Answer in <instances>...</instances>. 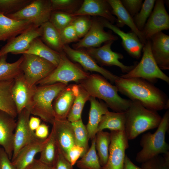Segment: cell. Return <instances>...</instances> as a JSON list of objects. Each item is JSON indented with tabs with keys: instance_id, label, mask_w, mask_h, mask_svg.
I'll return each instance as SVG.
<instances>
[{
	"instance_id": "cell-12",
	"label": "cell",
	"mask_w": 169,
	"mask_h": 169,
	"mask_svg": "<svg viewBox=\"0 0 169 169\" xmlns=\"http://www.w3.org/2000/svg\"><path fill=\"white\" fill-rule=\"evenodd\" d=\"M31 114L25 108L18 115V120L14 133L13 152L11 161L16 157L20 150L27 145L39 139L30 128L29 121Z\"/></svg>"
},
{
	"instance_id": "cell-51",
	"label": "cell",
	"mask_w": 169,
	"mask_h": 169,
	"mask_svg": "<svg viewBox=\"0 0 169 169\" xmlns=\"http://www.w3.org/2000/svg\"><path fill=\"white\" fill-rule=\"evenodd\" d=\"M123 169H144L142 167H140L135 164L131 161L128 156L125 155Z\"/></svg>"
},
{
	"instance_id": "cell-7",
	"label": "cell",
	"mask_w": 169,
	"mask_h": 169,
	"mask_svg": "<svg viewBox=\"0 0 169 169\" xmlns=\"http://www.w3.org/2000/svg\"><path fill=\"white\" fill-rule=\"evenodd\" d=\"M60 62L54 70L48 76L38 82L36 85H44L61 83L68 84L74 81L77 84L90 74L72 62L64 52L60 53Z\"/></svg>"
},
{
	"instance_id": "cell-41",
	"label": "cell",
	"mask_w": 169,
	"mask_h": 169,
	"mask_svg": "<svg viewBox=\"0 0 169 169\" xmlns=\"http://www.w3.org/2000/svg\"><path fill=\"white\" fill-rule=\"evenodd\" d=\"M32 0H0V13L5 15L15 13Z\"/></svg>"
},
{
	"instance_id": "cell-19",
	"label": "cell",
	"mask_w": 169,
	"mask_h": 169,
	"mask_svg": "<svg viewBox=\"0 0 169 169\" xmlns=\"http://www.w3.org/2000/svg\"><path fill=\"white\" fill-rule=\"evenodd\" d=\"M79 89L78 84L68 85L56 97L53 103L55 119H67Z\"/></svg>"
},
{
	"instance_id": "cell-36",
	"label": "cell",
	"mask_w": 169,
	"mask_h": 169,
	"mask_svg": "<svg viewBox=\"0 0 169 169\" xmlns=\"http://www.w3.org/2000/svg\"><path fill=\"white\" fill-rule=\"evenodd\" d=\"M91 140L90 148L76 162V166L79 169H101L95 148L96 136Z\"/></svg>"
},
{
	"instance_id": "cell-10",
	"label": "cell",
	"mask_w": 169,
	"mask_h": 169,
	"mask_svg": "<svg viewBox=\"0 0 169 169\" xmlns=\"http://www.w3.org/2000/svg\"><path fill=\"white\" fill-rule=\"evenodd\" d=\"M111 142L106 164L101 169H123L125 151L129 146L125 131H110Z\"/></svg>"
},
{
	"instance_id": "cell-38",
	"label": "cell",
	"mask_w": 169,
	"mask_h": 169,
	"mask_svg": "<svg viewBox=\"0 0 169 169\" xmlns=\"http://www.w3.org/2000/svg\"><path fill=\"white\" fill-rule=\"evenodd\" d=\"M74 131L75 145L83 147L85 153L89 149L88 141L90 139L86 126L82 119L71 122Z\"/></svg>"
},
{
	"instance_id": "cell-31",
	"label": "cell",
	"mask_w": 169,
	"mask_h": 169,
	"mask_svg": "<svg viewBox=\"0 0 169 169\" xmlns=\"http://www.w3.org/2000/svg\"><path fill=\"white\" fill-rule=\"evenodd\" d=\"M41 26L42 33L39 38L42 41L53 50L60 53L63 52L59 31L49 21Z\"/></svg>"
},
{
	"instance_id": "cell-17",
	"label": "cell",
	"mask_w": 169,
	"mask_h": 169,
	"mask_svg": "<svg viewBox=\"0 0 169 169\" xmlns=\"http://www.w3.org/2000/svg\"><path fill=\"white\" fill-rule=\"evenodd\" d=\"M99 18L104 27L110 29L120 38L122 47L130 56L137 59L140 58L144 44L135 33L131 30L125 33L105 19Z\"/></svg>"
},
{
	"instance_id": "cell-13",
	"label": "cell",
	"mask_w": 169,
	"mask_h": 169,
	"mask_svg": "<svg viewBox=\"0 0 169 169\" xmlns=\"http://www.w3.org/2000/svg\"><path fill=\"white\" fill-rule=\"evenodd\" d=\"M104 27L99 17L93 18L90 29L82 39L73 45V49L98 48L103 43L110 41H114L118 39L117 36L113 34L111 31H105Z\"/></svg>"
},
{
	"instance_id": "cell-33",
	"label": "cell",
	"mask_w": 169,
	"mask_h": 169,
	"mask_svg": "<svg viewBox=\"0 0 169 169\" xmlns=\"http://www.w3.org/2000/svg\"><path fill=\"white\" fill-rule=\"evenodd\" d=\"M58 148L52 129L46 139V142L40 152L39 160L44 163L53 167L56 161Z\"/></svg>"
},
{
	"instance_id": "cell-18",
	"label": "cell",
	"mask_w": 169,
	"mask_h": 169,
	"mask_svg": "<svg viewBox=\"0 0 169 169\" xmlns=\"http://www.w3.org/2000/svg\"><path fill=\"white\" fill-rule=\"evenodd\" d=\"M52 125L58 148L66 159L69 149L75 145L72 123L67 119H55Z\"/></svg>"
},
{
	"instance_id": "cell-8",
	"label": "cell",
	"mask_w": 169,
	"mask_h": 169,
	"mask_svg": "<svg viewBox=\"0 0 169 169\" xmlns=\"http://www.w3.org/2000/svg\"><path fill=\"white\" fill-rule=\"evenodd\" d=\"M21 69L31 87L50 74L56 66L49 61L33 55L23 54Z\"/></svg>"
},
{
	"instance_id": "cell-42",
	"label": "cell",
	"mask_w": 169,
	"mask_h": 169,
	"mask_svg": "<svg viewBox=\"0 0 169 169\" xmlns=\"http://www.w3.org/2000/svg\"><path fill=\"white\" fill-rule=\"evenodd\" d=\"M92 22L90 16H77L72 24L79 38L83 37L88 32L91 27Z\"/></svg>"
},
{
	"instance_id": "cell-15",
	"label": "cell",
	"mask_w": 169,
	"mask_h": 169,
	"mask_svg": "<svg viewBox=\"0 0 169 169\" xmlns=\"http://www.w3.org/2000/svg\"><path fill=\"white\" fill-rule=\"evenodd\" d=\"M162 0H156L152 12L141 32L146 41L155 34L169 29V15Z\"/></svg>"
},
{
	"instance_id": "cell-11",
	"label": "cell",
	"mask_w": 169,
	"mask_h": 169,
	"mask_svg": "<svg viewBox=\"0 0 169 169\" xmlns=\"http://www.w3.org/2000/svg\"><path fill=\"white\" fill-rule=\"evenodd\" d=\"M114 42L108 41L104 43L102 46L86 49L85 50L101 67L117 66L120 68L123 73H127L135 67L136 63L133 65L127 66L121 62L119 60L123 58V54L114 52L111 49V46Z\"/></svg>"
},
{
	"instance_id": "cell-9",
	"label": "cell",
	"mask_w": 169,
	"mask_h": 169,
	"mask_svg": "<svg viewBox=\"0 0 169 169\" xmlns=\"http://www.w3.org/2000/svg\"><path fill=\"white\" fill-rule=\"evenodd\" d=\"M52 12L50 0H32L18 12L6 16L16 20L27 21L40 27L49 21Z\"/></svg>"
},
{
	"instance_id": "cell-27",
	"label": "cell",
	"mask_w": 169,
	"mask_h": 169,
	"mask_svg": "<svg viewBox=\"0 0 169 169\" xmlns=\"http://www.w3.org/2000/svg\"><path fill=\"white\" fill-rule=\"evenodd\" d=\"M89 100L90 106L88 121L86 127L89 138L92 140L96 136L98 126L102 116L109 110L105 102L99 101L95 98L90 96Z\"/></svg>"
},
{
	"instance_id": "cell-52",
	"label": "cell",
	"mask_w": 169,
	"mask_h": 169,
	"mask_svg": "<svg viewBox=\"0 0 169 169\" xmlns=\"http://www.w3.org/2000/svg\"><path fill=\"white\" fill-rule=\"evenodd\" d=\"M40 120L38 118L32 117L29 118V125L31 129L34 131L40 124Z\"/></svg>"
},
{
	"instance_id": "cell-1",
	"label": "cell",
	"mask_w": 169,
	"mask_h": 169,
	"mask_svg": "<svg viewBox=\"0 0 169 169\" xmlns=\"http://www.w3.org/2000/svg\"><path fill=\"white\" fill-rule=\"evenodd\" d=\"M114 83L121 94L148 109L156 111L169 109V99L166 94L144 79L118 76Z\"/></svg>"
},
{
	"instance_id": "cell-44",
	"label": "cell",
	"mask_w": 169,
	"mask_h": 169,
	"mask_svg": "<svg viewBox=\"0 0 169 169\" xmlns=\"http://www.w3.org/2000/svg\"><path fill=\"white\" fill-rule=\"evenodd\" d=\"M141 167L144 169H169V162L158 155L142 163Z\"/></svg>"
},
{
	"instance_id": "cell-46",
	"label": "cell",
	"mask_w": 169,
	"mask_h": 169,
	"mask_svg": "<svg viewBox=\"0 0 169 169\" xmlns=\"http://www.w3.org/2000/svg\"><path fill=\"white\" fill-rule=\"evenodd\" d=\"M121 3L133 18L140 11L142 0H121Z\"/></svg>"
},
{
	"instance_id": "cell-25",
	"label": "cell",
	"mask_w": 169,
	"mask_h": 169,
	"mask_svg": "<svg viewBox=\"0 0 169 169\" xmlns=\"http://www.w3.org/2000/svg\"><path fill=\"white\" fill-rule=\"evenodd\" d=\"M46 139H39L22 148L14 159L11 161L16 169H25L35 159L36 154L41 151L46 142Z\"/></svg>"
},
{
	"instance_id": "cell-20",
	"label": "cell",
	"mask_w": 169,
	"mask_h": 169,
	"mask_svg": "<svg viewBox=\"0 0 169 169\" xmlns=\"http://www.w3.org/2000/svg\"><path fill=\"white\" fill-rule=\"evenodd\" d=\"M73 15L99 16L111 23L115 22L116 18L113 14L111 8L107 0H84L79 8Z\"/></svg>"
},
{
	"instance_id": "cell-50",
	"label": "cell",
	"mask_w": 169,
	"mask_h": 169,
	"mask_svg": "<svg viewBox=\"0 0 169 169\" xmlns=\"http://www.w3.org/2000/svg\"><path fill=\"white\" fill-rule=\"evenodd\" d=\"M25 169H54L52 166L42 162L39 159H34Z\"/></svg>"
},
{
	"instance_id": "cell-23",
	"label": "cell",
	"mask_w": 169,
	"mask_h": 169,
	"mask_svg": "<svg viewBox=\"0 0 169 169\" xmlns=\"http://www.w3.org/2000/svg\"><path fill=\"white\" fill-rule=\"evenodd\" d=\"M16 126L15 118L0 110V146L11 160L13 152L14 133Z\"/></svg>"
},
{
	"instance_id": "cell-48",
	"label": "cell",
	"mask_w": 169,
	"mask_h": 169,
	"mask_svg": "<svg viewBox=\"0 0 169 169\" xmlns=\"http://www.w3.org/2000/svg\"><path fill=\"white\" fill-rule=\"evenodd\" d=\"M0 169H16L4 149L0 147Z\"/></svg>"
},
{
	"instance_id": "cell-3",
	"label": "cell",
	"mask_w": 169,
	"mask_h": 169,
	"mask_svg": "<svg viewBox=\"0 0 169 169\" xmlns=\"http://www.w3.org/2000/svg\"><path fill=\"white\" fill-rule=\"evenodd\" d=\"M125 112V131L128 140L135 139L147 131L157 128L162 119L157 111L148 109L135 100H131Z\"/></svg>"
},
{
	"instance_id": "cell-2",
	"label": "cell",
	"mask_w": 169,
	"mask_h": 169,
	"mask_svg": "<svg viewBox=\"0 0 169 169\" xmlns=\"http://www.w3.org/2000/svg\"><path fill=\"white\" fill-rule=\"evenodd\" d=\"M78 84L82 87L90 96L104 100L108 107L114 112H125L131 104V100L121 97L118 94L116 86L99 74H90Z\"/></svg>"
},
{
	"instance_id": "cell-5",
	"label": "cell",
	"mask_w": 169,
	"mask_h": 169,
	"mask_svg": "<svg viewBox=\"0 0 169 169\" xmlns=\"http://www.w3.org/2000/svg\"><path fill=\"white\" fill-rule=\"evenodd\" d=\"M169 128V110L162 117L156 131L148 132L141 136L140 145L142 149L136 154V161L143 163L153 157L169 151V145L165 141V136Z\"/></svg>"
},
{
	"instance_id": "cell-35",
	"label": "cell",
	"mask_w": 169,
	"mask_h": 169,
	"mask_svg": "<svg viewBox=\"0 0 169 169\" xmlns=\"http://www.w3.org/2000/svg\"><path fill=\"white\" fill-rule=\"evenodd\" d=\"M110 142V132L103 131L97 132L96 135L95 148L97 151V155L102 167L104 166L107 161Z\"/></svg>"
},
{
	"instance_id": "cell-34",
	"label": "cell",
	"mask_w": 169,
	"mask_h": 169,
	"mask_svg": "<svg viewBox=\"0 0 169 169\" xmlns=\"http://www.w3.org/2000/svg\"><path fill=\"white\" fill-rule=\"evenodd\" d=\"M90 97L88 92L79 85L78 92L67 116L68 120L73 122L82 119L83 108L85 103L89 100Z\"/></svg>"
},
{
	"instance_id": "cell-49",
	"label": "cell",
	"mask_w": 169,
	"mask_h": 169,
	"mask_svg": "<svg viewBox=\"0 0 169 169\" xmlns=\"http://www.w3.org/2000/svg\"><path fill=\"white\" fill-rule=\"evenodd\" d=\"M35 133L36 136L39 139H46L49 135L48 126L44 123L40 124L35 130Z\"/></svg>"
},
{
	"instance_id": "cell-16",
	"label": "cell",
	"mask_w": 169,
	"mask_h": 169,
	"mask_svg": "<svg viewBox=\"0 0 169 169\" xmlns=\"http://www.w3.org/2000/svg\"><path fill=\"white\" fill-rule=\"evenodd\" d=\"M41 26L33 25L25 31L8 41L0 49V56L9 53L22 54L29 47L32 41L42 34Z\"/></svg>"
},
{
	"instance_id": "cell-6",
	"label": "cell",
	"mask_w": 169,
	"mask_h": 169,
	"mask_svg": "<svg viewBox=\"0 0 169 169\" xmlns=\"http://www.w3.org/2000/svg\"><path fill=\"white\" fill-rule=\"evenodd\" d=\"M151 48V40H146L142 50L143 54L140 62L136 63L130 71L120 77L125 79L140 78L151 83L160 79L169 84V77L157 65L152 54Z\"/></svg>"
},
{
	"instance_id": "cell-21",
	"label": "cell",
	"mask_w": 169,
	"mask_h": 169,
	"mask_svg": "<svg viewBox=\"0 0 169 169\" xmlns=\"http://www.w3.org/2000/svg\"><path fill=\"white\" fill-rule=\"evenodd\" d=\"M150 40L151 54L157 65L161 70H169V36L161 31Z\"/></svg>"
},
{
	"instance_id": "cell-22",
	"label": "cell",
	"mask_w": 169,
	"mask_h": 169,
	"mask_svg": "<svg viewBox=\"0 0 169 169\" xmlns=\"http://www.w3.org/2000/svg\"><path fill=\"white\" fill-rule=\"evenodd\" d=\"M36 85L30 86L23 73L14 79L11 92L18 114L28 106Z\"/></svg>"
},
{
	"instance_id": "cell-4",
	"label": "cell",
	"mask_w": 169,
	"mask_h": 169,
	"mask_svg": "<svg viewBox=\"0 0 169 169\" xmlns=\"http://www.w3.org/2000/svg\"><path fill=\"white\" fill-rule=\"evenodd\" d=\"M68 84L58 83L36 86L28 106L31 114L39 117L44 121L53 124L55 115L53 102Z\"/></svg>"
},
{
	"instance_id": "cell-32",
	"label": "cell",
	"mask_w": 169,
	"mask_h": 169,
	"mask_svg": "<svg viewBox=\"0 0 169 169\" xmlns=\"http://www.w3.org/2000/svg\"><path fill=\"white\" fill-rule=\"evenodd\" d=\"M7 54L0 56V82L14 79L21 73V65L23 59V55L12 63L7 61Z\"/></svg>"
},
{
	"instance_id": "cell-43",
	"label": "cell",
	"mask_w": 169,
	"mask_h": 169,
	"mask_svg": "<svg viewBox=\"0 0 169 169\" xmlns=\"http://www.w3.org/2000/svg\"><path fill=\"white\" fill-rule=\"evenodd\" d=\"M59 32L63 45L79 40L72 23Z\"/></svg>"
},
{
	"instance_id": "cell-37",
	"label": "cell",
	"mask_w": 169,
	"mask_h": 169,
	"mask_svg": "<svg viewBox=\"0 0 169 169\" xmlns=\"http://www.w3.org/2000/svg\"><path fill=\"white\" fill-rule=\"evenodd\" d=\"M155 1V0H145L140 11L133 17L136 27L141 32L152 12Z\"/></svg>"
},
{
	"instance_id": "cell-28",
	"label": "cell",
	"mask_w": 169,
	"mask_h": 169,
	"mask_svg": "<svg viewBox=\"0 0 169 169\" xmlns=\"http://www.w3.org/2000/svg\"><path fill=\"white\" fill-rule=\"evenodd\" d=\"M23 54L37 56L51 62L56 67L60 59V54L46 45L40 38L35 39L28 49Z\"/></svg>"
},
{
	"instance_id": "cell-30",
	"label": "cell",
	"mask_w": 169,
	"mask_h": 169,
	"mask_svg": "<svg viewBox=\"0 0 169 169\" xmlns=\"http://www.w3.org/2000/svg\"><path fill=\"white\" fill-rule=\"evenodd\" d=\"M14 81V79L0 82V110L6 112L15 118L18 113L12 94Z\"/></svg>"
},
{
	"instance_id": "cell-26",
	"label": "cell",
	"mask_w": 169,
	"mask_h": 169,
	"mask_svg": "<svg viewBox=\"0 0 169 169\" xmlns=\"http://www.w3.org/2000/svg\"><path fill=\"white\" fill-rule=\"evenodd\" d=\"M110 5L113 14L116 16V26L122 28L125 25L128 26L131 30L135 33L139 38L141 43L144 45L146 41L141 32L136 27L133 18L127 11L120 0H107Z\"/></svg>"
},
{
	"instance_id": "cell-45",
	"label": "cell",
	"mask_w": 169,
	"mask_h": 169,
	"mask_svg": "<svg viewBox=\"0 0 169 169\" xmlns=\"http://www.w3.org/2000/svg\"><path fill=\"white\" fill-rule=\"evenodd\" d=\"M85 153V150L83 147L74 145L69 149L66 159L73 166Z\"/></svg>"
},
{
	"instance_id": "cell-39",
	"label": "cell",
	"mask_w": 169,
	"mask_h": 169,
	"mask_svg": "<svg viewBox=\"0 0 169 169\" xmlns=\"http://www.w3.org/2000/svg\"><path fill=\"white\" fill-rule=\"evenodd\" d=\"M77 17L72 13L59 11H52L49 21L59 31L71 24Z\"/></svg>"
},
{
	"instance_id": "cell-24",
	"label": "cell",
	"mask_w": 169,
	"mask_h": 169,
	"mask_svg": "<svg viewBox=\"0 0 169 169\" xmlns=\"http://www.w3.org/2000/svg\"><path fill=\"white\" fill-rule=\"evenodd\" d=\"M33 25L31 22L10 18L0 13V41L14 38Z\"/></svg>"
},
{
	"instance_id": "cell-47",
	"label": "cell",
	"mask_w": 169,
	"mask_h": 169,
	"mask_svg": "<svg viewBox=\"0 0 169 169\" xmlns=\"http://www.w3.org/2000/svg\"><path fill=\"white\" fill-rule=\"evenodd\" d=\"M53 167L54 169H73V166L59 149L57 157Z\"/></svg>"
},
{
	"instance_id": "cell-40",
	"label": "cell",
	"mask_w": 169,
	"mask_h": 169,
	"mask_svg": "<svg viewBox=\"0 0 169 169\" xmlns=\"http://www.w3.org/2000/svg\"><path fill=\"white\" fill-rule=\"evenodd\" d=\"M83 1L50 0L52 11H59L74 14L81 6Z\"/></svg>"
},
{
	"instance_id": "cell-29",
	"label": "cell",
	"mask_w": 169,
	"mask_h": 169,
	"mask_svg": "<svg viewBox=\"0 0 169 169\" xmlns=\"http://www.w3.org/2000/svg\"><path fill=\"white\" fill-rule=\"evenodd\" d=\"M126 112H110L101 117L98 126L97 132L108 129L110 131H125Z\"/></svg>"
},
{
	"instance_id": "cell-14",
	"label": "cell",
	"mask_w": 169,
	"mask_h": 169,
	"mask_svg": "<svg viewBox=\"0 0 169 169\" xmlns=\"http://www.w3.org/2000/svg\"><path fill=\"white\" fill-rule=\"evenodd\" d=\"M63 50L71 60L79 63L86 71L98 72L113 84L115 83L118 77L110 71L100 66L83 49H74L67 44L63 45Z\"/></svg>"
}]
</instances>
